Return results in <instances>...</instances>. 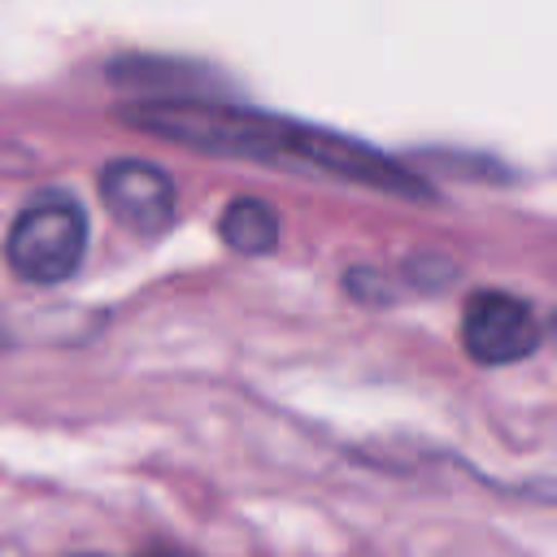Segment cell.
I'll return each instance as SVG.
<instances>
[{
	"label": "cell",
	"mask_w": 557,
	"mask_h": 557,
	"mask_svg": "<svg viewBox=\"0 0 557 557\" xmlns=\"http://www.w3.org/2000/svg\"><path fill=\"white\" fill-rule=\"evenodd\" d=\"M122 122L135 131L174 139L183 148L209 152V157H239V161H265L287 165L305 174L344 178L370 191H387L400 200H431L435 191L396 157L326 131L296 117L261 113L248 104H218V100H191V96H161V100H131L122 109Z\"/></svg>",
	"instance_id": "obj_1"
},
{
	"label": "cell",
	"mask_w": 557,
	"mask_h": 557,
	"mask_svg": "<svg viewBox=\"0 0 557 557\" xmlns=\"http://www.w3.org/2000/svg\"><path fill=\"white\" fill-rule=\"evenodd\" d=\"M83 252H87V209L57 187L22 205L4 244L9 270L22 283H39V287L65 283L83 265Z\"/></svg>",
	"instance_id": "obj_2"
},
{
	"label": "cell",
	"mask_w": 557,
	"mask_h": 557,
	"mask_svg": "<svg viewBox=\"0 0 557 557\" xmlns=\"http://www.w3.org/2000/svg\"><path fill=\"white\" fill-rule=\"evenodd\" d=\"M540 313L509 292H474L461 309V344L479 366H509L540 348Z\"/></svg>",
	"instance_id": "obj_3"
},
{
	"label": "cell",
	"mask_w": 557,
	"mask_h": 557,
	"mask_svg": "<svg viewBox=\"0 0 557 557\" xmlns=\"http://www.w3.org/2000/svg\"><path fill=\"white\" fill-rule=\"evenodd\" d=\"M100 200L126 231H135L144 239L165 235L178 218L174 178L161 165L139 161V157H122L100 170Z\"/></svg>",
	"instance_id": "obj_4"
},
{
	"label": "cell",
	"mask_w": 557,
	"mask_h": 557,
	"mask_svg": "<svg viewBox=\"0 0 557 557\" xmlns=\"http://www.w3.org/2000/svg\"><path fill=\"white\" fill-rule=\"evenodd\" d=\"M218 231H222L226 248L231 252H244V257H265V252L278 248V218L257 196L231 200L226 213H222V222H218Z\"/></svg>",
	"instance_id": "obj_5"
},
{
	"label": "cell",
	"mask_w": 557,
	"mask_h": 557,
	"mask_svg": "<svg viewBox=\"0 0 557 557\" xmlns=\"http://www.w3.org/2000/svg\"><path fill=\"white\" fill-rule=\"evenodd\" d=\"M87 557H100V553H87ZM144 557H183V553H144Z\"/></svg>",
	"instance_id": "obj_6"
}]
</instances>
